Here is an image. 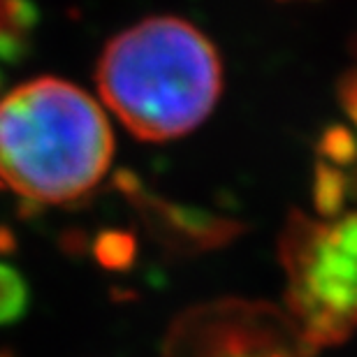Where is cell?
Wrapping results in <instances>:
<instances>
[{"label": "cell", "instance_id": "cell-8", "mask_svg": "<svg viewBox=\"0 0 357 357\" xmlns=\"http://www.w3.org/2000/svg\"><path fill=\"white\" fill-rule=\"evenodd\" d=\"M0 357H12V355H7V353H0Z\"/></svg>", "mask_w": 357, "mask_h": 357}, {"label": "cell", "instance_id": "cell-3", "mask_svg": "<svg viewBox=\"0 0 357 357\" xmlns=\"http://www.w3.org/2000/svg\"><path fill=\"white\" fill-rule=\"evenodd\" d=\"M309 348L292 318L274 306L227 299L183 313L165 357H306Z\"/></svg>", "mask_w": 357, "mask_h": 357}, {"label": "cell", "instance_id": "cell-2", "mask_svg": "<svg viewBox=\"0 0 357 357\" xmlns=\"http://www.w3.org/2000/svg\"><path fill=\"white\" fill-rule=\"evenodd\" d=\"M112 160L107 114L73 82L35 77L0 98V183L26 202H75L102 181Z\"/></svg>", "mask_w": 357, "mask_h": 357}, {"label": "cell", "instance_id": "cell-6", "mask_svg": "<svg viewBox=\"0 0 357 357\" xmlns=\"http://www.w3.org/2000/svg\"><path fill=\"white\" fill-rule=\"evenodd\" d=\"M339 102L346 109L348 116L353 119V123L357 128V68H353L351 73H346L339 82Z\"/></svg>", "mask_w": 357, "mask_h": 357}, {"label": "cell", "instance_id": "cell-1", "mask_svg": "<svg viewBox=\"0 0 357 357\" xmlns=\"http://www.w3.org/2000/svg\"><path fill=\"white\" fill-rule=\"evenodd\" d=\"M98 93L121 126L144 142L192 132L218 105L223 63L213 42L178 17H149L107 42Z\"/></svg>", "mask_w": 357, "mask_h": 357}, {"label": "cell", "instance_id": "cell-4", "mask_svg": "<svg viewBox=\"0 0 357 357\" xmlns=\"http://www.w3.org/2000/svg\"><path fill=\"white\" fill-rule=\"evenodd\" d=\"M35 24V12L26 0H0V61L17 59Z\"/></svg>", "mask_w": 357, "mask_h": 357}, {"label": "cell", "instance_id": "cell-7", "mask_svg": "<svg viewBox=\"0 0 357 357\" xmlns=\"http://www.w3.org/2000/svg\"><path fill=\"white\" fill-rule=\"evenodd\" d=\"M14 246H17V241H14L12 232L7 227H0V253H12Z\"/></svg>", "mask_w": 357, "mask_h": 357}, {"label": "cell", "instance_id": "cell-5", "mask_svg": "<svg viewBox=\"0 0 357 357\" xmlns=\"http://www.w3.org/2000/svg\"><path fill=\"white\" fill-rule=\"evenodd\" d=\"M31 302L28 283L17 269L0 262V325H12L24 318Z\"/></svg>", "mask_w": 357, "mask_h": 357}]
</instances>
